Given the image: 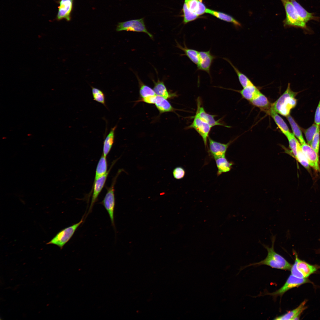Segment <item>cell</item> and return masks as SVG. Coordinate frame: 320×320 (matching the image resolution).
Here are the masks:
<instances>
[{
    "instance_id": "1",
    "label": "cell",
    "mask_w": 320,
    "mask_h": 320,
    "mask_svg": "<svg viewBox=\"0 0 320 320\" xmlns=\"http://www.w3.org/2000/svg\"><path fill=\"white\" fill-rule=\"evenodd\" d=\"M275 238L274 236H273L271 238L272 244L271 247L266 245L263 244L267 251L266 257L263 260L258 263L251 264L248 266L263 265L270 266L273 268L286 270H291L292 265L274 250Z\"/></svg>"
},
{
    "instance_id": "2",
    "label": "cell",
    "mask_w": 320,
    "mask_h": 320,
    "mask_svg": "<svg viewBox=\"0 0 320 320\" xmlns=\"http://www.w3.org/2000/svg\"><path fill=\"white\" fill-rule=\"evenodd\" d=\"M290 85L289 83L284 92L271 105V108L276 112L285 116L289 115L291 110L297 104L295 97L298 92L292 91Z\"/></svg>"
},
{
    "instance_id": "3",
    "label": "cell",
    "mask_w": 320,
    "mask_h": 320,
    "mask_svg": "<svg viewBox=\"0 0 320 320\" xmlns=\"http://www.w3.org/2000/svg\"><path fill=\"white\" fill-rule=\"evenodd\" d=\"M281 0L284 6L286 13V18L284 21V26L308 29L306 23L300 17L290 0Z\"/></svg>"
},
{
    "instance_id": "4",
    "label": "cell",
    "mask_w": 320,
    "mask_h": 320,
    "mask_svg": "<svg viewBox=\"0 0 320 320\" xmlns=\"http://www.w3.org/2000/svg\"><path fill=\"white\" fill-rule=\"evenodd\" d=\"M294 254L295 260L291 269L292 275L298 278H306L316 271L317 268L315 266L300 260L295 251H294Z\"/></svg>"
},
{
    "instance_id": "5",
    "label": "cell",
    "mask_w": 320,
    "mask_h": 320,
    "mask_svg": "<svg viewBox=\"0 0 320 320\" xmlns=\"http://www.w3.org/2000/svg\"><path fill=\"white\" fill-rule=\"evenodd\" d=\"M83 217L78 223L65 228L59 232L47 244L56 245L62 249L70 239L75 232L82 223Z\"/></svg>"
},
{
    "instance_id": "6",
    "label": "cell",
    "mask_w": 320,
    "mask_h": 320,
    "mask_svg": "<svg viewBox=\"0 0 320 320\" xmlns=\"http://www.w3.org/2000/svg\"><path fill=\"white\" fill-rule=\"evenodd\" d=\"M116 31L143 32L151 39H153V35L148 31L145 27L143 18L119 23L117 25Z\"/></svg>"
},
{
    "instance_id": "7",
    "label": "cell",
    "mask_w": 320,
    "mask_h": 320,
    "mask_svg": "<svg viewBox=\"0 0 320 320\" xmlns=\"http://www.w3.org/2000/svg\"><path fill=\"white\" fill-rule=\"evenodd\" d=\"M120 172H118L114 178L110 186L107 189L106 193L102 202V204L107 212L111 224L114 225V210L115 206L114 185L117 176Z\"/></svg>"
},
{
    "instance_id": "8",
    "label": "cell",
    "mask_w": 320,
    "mask_h": 320,
    "mask_svg": "<svg viewBox=\"0 0 320 320\" xmlns=\"http://www.w3.org/2000/svg\"><path fill=\"white\" fill-rule=\"evenodd\" d=\"M193 120L191 124L187 127V129H194L201 136L205 147L207 146V141L211 127L207 122L201 119L196 114L193 116Z\"/></svg>"
},
{
    "instance_id": "9",
    "label": "cell",
    "mask_w": 320,
    "mask_h": 320,
    "mask_svg": "<svg viewBox=\"0 0 320 320\" xmlns=\"http://www.w3.org/2000/svg\"><path fill=\"white\" fill-rule=\"evenodd\" d=\"M309 282V280L306 278H301L295 277L291 274L289 277L284 285L276 291L271 293L266 294L274 297L282 296L288 290L294 287H298L300 285Z\"/></svg>"
},
{
    "instance_id": "10",
    "label": "cell",
    "mask_w": 320,
    "mask_h": 320,
    "mask_svg": "<svg viewBox=\"0 0 320 320\" xmlns=\"http://www.w3.org/2000/svg\"><path fill=\"white\" fill-rule=\"evenodd\" d=\"M301 147L309 166L320 174L319 154L306 143L301 144Z\"/></svg>"
},
{
    "instance_id": "11",
    "label": "cell",
    "mask_w": 320,
    "mask_h": 320,
    "mask_svg": "<svg viewBox=\"0 0 320 320\" xmlns=\"http://www.w3.org/2000/svg\"><path fill=\"white\" fill-rule=\"evenodd\" d=\"M208 151L211 156L215 159L221 157L225 156L227 150L231 142L225 144L215 141L209 137Z\"/></svg>"
},
{
    "instance_id": "12",
    "label": "cell",
    "mask_w": 320,
    "mask_h": 320,
    "mask_svg": "<svg viewBox=\"0 0 320 320\" xmlns=\"http://www.w3.org/2000/svg\"><path fill=\"white\" fill-rule=\"evenodd\" d=\"M115 163V161L112 163L109 169L108 170L106 173L99 177L93 183L92 185L93 193L91 203L89 210V213L92 211L95 203L97 201L99 195L105 185L110 170Z\"/></svg>"
},
{
    "instance_id": "13",
    "label": "cell",
    "mask_w": 320,
    "mask_h": 320,
    "mask_svg": "<svg viewBox=\"0 0 320 320\" xmlns=\"http://www.w3.org/2000/svg\"><path fill=\"white\" fill-rule=\"evenodd\" d=\"M199 58L197 70L206 72L211 77L210 68L214 60L216 58V57L211 54L210 50L207 51H199Z\"/></svg>"
},
{
    "instance_id": "14",
    "label": "cell",
    "mask_w": 320,
    "mask_h": 320,
    "mask_svg": "<svg viewBox=\"0 0 320 320\" xmlns=\"http://www.w3.org/2000/svg\"><path fill=\"white\" fill-rule=\"evenodd\" d=\"M196 114L207 122L212 127L216 126H221L227 127H230L220 122L219 120H215V118L216 115H211L206 112L204 108L201 105V102L199 97H198L197 99V108Z\"/></svg>"
},
{
    "instance_id": "15",
    "label": "cell",
    "mask_w": 320,
    "mask_h": 320,
    "mask_svg": "<svg viewBox=\"0 0 320 320\" xmlns=\"http://www.w3.org/2000/svg\"><path fill=\"white\" fill-rule=\"evenodd\" d=\"M56 19L60 20L63 19L69 21L71 19V14L73 9V0H60Z\"/></svg>"
},
{
    "instance_id": "16",
    "label": "cell",
    "mask_w": 320,
    "mask_h": 320,
    "mask_svg": "<svg viewBox=\"0 0 320 320\" xmlns=\"http://www.w3.org/2000/svg\"><path fill=\"white\" fill-rule=\"evenodd\" d=\"M184 3L191 12L199 16L206 13L207 8L202 0H185Z\"/></svg>"
},
{
    "instance_id": "17",
    "label": "cell",
    "mask_w": 320,
    "mask_h": 320,
    "mask_svg": "<svg viewBox=\"0 0 320 320\" xmlns=\"http://www.w3.org/2000/svg\"><path fill=\"white\" fill-rule=\"evenodd\" d=\"M153 81L154 84L153 89L156 95L166 99L177 96L175 93H171L168 92L163 81H160L159 79L156 82Z\"/></svg>"
},
{
    "instance_id": "18",
    "label": "cell",
    "mask_w": 320,
    "mask_h": 320,
    "mask_svg": "<svg viewBox=\"0 0 320 320\" xmlns=\"http://www.w3.org/2000/svg\"><path fill=\"white\" fill-rule=\"evenodd\" d=\"M306 303V301H304L296 308L289 311L284 315L276 317L274 319L276 320L299 319V316L306 308V307L305 306Z\"/></svg>"
},
{
    "instance_id": "19",
    "label": "cell",
    "mask_w": 320,
    "mask_h": 320,
    "mask_svg": "<svg viewBox=\"0 0 320 320\" xmlns=\"http://www.w3.org/2000/svg\"><path fill=\"white\" fill-rule=\"evenodd\" d=\"M294 6L300 17L306 23L311 20H318V17L314 16L313 13L308 12L296 0H290Z\"/></svg>"
},
{
    "instance_id": "20",
    "label": "cell",
    "mask_w": 320,
    "mask_h": 320,
    "mask_svg": "<svg viewBox=\"0 0 320 320\" xmlns=\"http://www.w3.org/2000/svg\"><path fill=\"white\" fill-rule=\"evenodd\" d=\"M250 102L253 105L268 113L271 107V104L268 98L261 92Z\"/></svg>"
},
{
    "instance_id": "21",
    "label": "cell",
    "mask_w": 320,
    "mask_h": 320,
    "mask_svg": "<svg viewBox=\"0 0 320 320\" xmlns=\"http://www.w3.org/2000/svg\"><path fill=\"white\" fill-rule=\"evenodd\" d=\"M176 47L181 49L184 52V54H181L180 56H186L192 62L196 65L197 66L198 65L199 62V51L195 49L188 48L185 42H184V47H182L180 45L176 40Z\"/></svg>"
},
{
    "instance_id": "22",
    "label": "cell",
    "mask_w": 320,
    "mask_h": 320,
    "mask_svg": "<svg viewBox=\"0 0 320 320\" xmlns=\"http://www.w3.org/2000/svg\"><path fill=\"white\" fill-rule=\"evenodd\" d=\"M268 113L273 118L281 131L286 136L290 133L287 125L283 119L271 107Z\"/></svg>"
},
{
    "instance_id": "23",
    "label": "cell",
    "mask_w": 320,
    "mask_h": 320,
    "mask_svg": "<svg viewBox=\"0 0 320 320\" xmlns=\"http://www.w3.org/2000/svg\"><path fill=\"white\" fill-rule=\"evenodd\" d=\"M116 128L115 126L111 128L103 142V154L106 157L110 152L114 143L115 131Z\"/></svg>"
},
{
    "instance_id": "24",
    "label": "cell",
    "mask_w": 320,
    "mask_h": 320,
    "mask_svg": "<svg viewBox=\"0 0 320 320\" xmlns=\"http://www.w3.org/2000/svg\"><path fill=\"white\" fill-rule=\"evenodd\" d=\"M206 13L209 14L218 18L228 22L232 23L236 26H241V24L232 16L226 13L207 8Z\"/></svg>"
},
{
    "instance_id": "25",
    "label": "cell",
    "mask_w": 320,
    "mask_h": 320,
    "mask_svg": "<svg viewBox=\"0 0 320 320\" xmlns=\"http://www.w3.org/2000/svg\"><path fill=\"white\" fill-rule=\"evenodd\" d=\"M215 159L217 169V175L218 176L231 170L233 164L228 161L225 156L218 157Z\"/></svg>"
},
{
    "instance_id": "26",
    "label": "cell",
    "mask_w": 320,
    "mask_h": 320,
    "mask_svg": "<svg viewBox=\"0 0 320 320\" xmlns=\"http://www.w3.org/2000/svg\"><path fill=\"white\" fill-rule=\"evenodd\" d=\"M154 104L161 113L172 112L175 110L166 99L157 95Z\"/></svg>"
},
{
    "instance_id": "27",
    "label": "cell",
    "mask_w": 320,
    "mask_h": 320,
    "mask_svg": "<svg viewBox=\"0 0 320 320\" xmlns=\"http://www.w3.org/2000/svg\"><path fill=\"white\" fill-rule=\"evenodd\" d=\"M239 91L243 97L249 101L260 92L254 84L244 88Z\"/></svg>"
},
{
    "instance_id": "28",
    "label": "cell",
    "mask_w": 320,
    "mask_h": 320,
    "mask_svg": "<svg viewBox=\"0 0 320 320\" xmlns=\"http://www.w3.org/2000/svg\"><path fill=\"white\" fill-rule=\"evenodd\" d=\"M106 157L102 154L97 163L94 178V182L99 177L105 175L107 172V162Z\"/></svg>"
},
{
    "instance_id": "29",
    "label": "cell",
    "mask_w": 320,
    "mask_h": 320,
    "mask_svg": "<svg viewBox=\"0 0 320 320\" xmlns=\"http://www.w3.org/2000/svg\"><path fill=\"white\" fill-rule=\"evenodd\" d=\"M287 117L292 128L293 134L298 139L301 144L306 143L303 137L300 128L294 119L290 115Z\"/></svg>"
},
{
    "instance_id": "30",
    "label": "cell",
    "mask_w": 320,
    "mask_h": 320,
    "mask_svg": "<svg viewBox=\"0 0 320 320\" xmlns=\"http://www.w3.org/2000/svg\"><path fill=\"white\" fill-rule=\"evenodd\" d=\"M223 58L227 61L233 68L237 75L240 84L243 88L254 84L246 76L241 72L237 68L233 65L230 60L226 58Z\"/></svg>"
},
{
    "instance_id": "31",
    "label": "cell",
    "mask_w": 320,
    "mask_h": 320,
    "mask_svg": "<svg viewBox=\"0 0 320 320\" xmlns=\"http://www.w3.org/2000/svg\"><path fill=\"white\" fill-rule=\"evenodd\" d=\"M136 76L140 86V95L142 98L150 95H156L153 89L143 83L137 75H136Z\"/></svg>"
},
{
    "instance_id": "32",
    "label": "cell",
    "mask_w": 320,
    "mask_h": 320,
    "mask_svg": "<svg viewBox=\"0 0 320 320\" xmlns=\"http://www.w3.org/2000/svg\"><path fill=\"white\" fill-rule=\"evenodd\" d=\"M296 159L306 169H308L309 165L301 147V144L298 141L297 147V156Z\"/></svg>"
},
{
    "instance_id": "33",
    "label": "cell",
    "mask_w": 320,
    "mask_h": 320,
    "mask_svg": "<svg viewBox=\"0 0 320 320\" xmlns=\"http://www.w3.org/2000/svg\"><path fill=\"white\" fill-rule=\"evenodd\" d=\"M93 100L106 106L105 97L104 92L100 89L91 87Z\"/></svg>"
},
{
    "instance_id": "34",
    "label": "cell",
    "mask_w": 320,
    "mask_h": 320,
    "mask_svg": "<svg viewBox=\"0 0 320 320\" xmlns=\"http://www.w3.org/2000/svg\"><path fill=\"white\" fill-rule=\"evenodd\" d=\"M182 11L183 19V23L186 24L189 22L194 21L199 18V16L191 12L187 8L185 3H184Z\"/></svg>"
},
{
    "instance_id": "35",
    "label": "cell",
    "mask_w": 320,
    "mask_h": 320,
    "mask_svg": "<svg viewBox=\"0 0 320 320\" xmlns=\"http://www.w3.org/2000/svg\"><path fill=\"white\" fill-rule=\"evenodd\" d=\"M319 128L320 126L315 123L305 130L304 134L307 143L310 145L314 136Z\"/></svg>"
},
{
    "instance_id": "36",
    "label": "cell",
    "mask_w": 320,
    "mask_h": 320,
    "mask_svg": "<svg viewBox=\"0 0 320 320\" xmlns=\"http://www.w3.org/2000/svg\"><path fill=\"white\" fill-rule=\"evenodd\" d=\"M286 137L288 140L289 147L295 157L296 158L297 144L298 141L295 138L293 133L291 132Z\"/></svg>"
},
{
    "instance_id": "37",
    "label": "cell",
    "mask_w": 320,
    "mask_h": 320,
    "mask_svg": "<svg viewBox=\"0 0 320 320\" xmlns=\"http://www.w3.org/2000/svg\"><path fill=\"white\" fill-rule=\"evenodd\" d=\"M320 128L314 136L310 145L319 154L320 144Z\"/></svg>"
},
{
    "instance_id": "38",
    "label": "cell",
    "mask_w": 320,
    "mask_h": 320,
    "mask_svg": "<svg viewBox=\"0 0 320 320\" xmlns=\"http://www.w3.org/2000/svg\"><path fill=\"white\" fill-rule=\"evenodd\" d=\"M185 171L183 168L181 167L175 168L173 170V175L175 178L180 180L183 178L185 175Z\"/></svg>"
},
{
    "instance_id": "39",
    "label": "cell",
    "mask_w": 320,
    "mask_h": 320,
    "mask_svg": "<svg viewBox=\"0 0 320 320\" xmlns=\"http://www.w3.org/2000/svg\"><path fill=\"white\" fill-rule=\"evenodd\" d=\"M314 122L318 125H320V99L314 117Z\"/></svg>"
},
{
    "instance_id": "40",
    "label": "cell",
    "mask_w": 320,
    "mask_h": 320,
    "mask_svg": "<svg viewBox=\"0 0 320 320\" xmlns=\"http://www.w3.org/2000/svg\"><path fill=\"white\" fill-rule=\"evenodd\" d=\"M156 95L149 96L142 98L141 101L148 103L154 104L156 100Z\"/></svg>"
},
{
    "instance_id": "41",
    "label": "cell",
    "mask_w": 320,
    "mask_h": 320,
    "mask_svg": "<svg viewBox=\"0 0 320 320\" xmlns=\"http://www.w3.org/2000/svg\"></svg>"
}]
</instances>
